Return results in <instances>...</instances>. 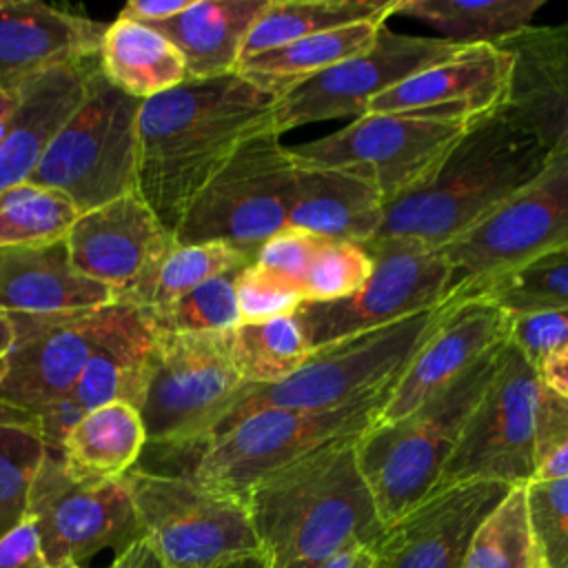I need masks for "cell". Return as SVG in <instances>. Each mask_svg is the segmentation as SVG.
I'll use <instances>...</instances> for the list:
<instances>
[{"label": "cell", "instance_id": "57", "mask_svg": "<svg viewBox=\"0 0 568 568\" xmlns=\"http://www.w3.org/2000/svg\"><path fill=\"white\" fill-rule=\"evenodd\" d=\"M0 87H2V84H0Z\"/></svg>", "mask_w": 568, "mask_h": 568}, {"label": "cell", "instance_id": "56", "mask_svg": "<svg viewBox=\"0 0 568 568\" xmlns=\"http://www.w3.org/2000/svg\"><path fill=\"white\" fill-rule=\"evenodd\" d=\"M64 568H87V566H78V564H71V566H64Z\"/></svg>", "mask_w": 568, "mask_h": 568}, {"label": "cell", "instance_id": "28", "mask_svg": "<svg viewBox=\"0 0 568 568\" xmlns=\"http://www.w3.org/2000/svg\"><path fill=\"white\" fill-rule=\"evenodd\" d=\"M153 342L155 331L140 308L113 304L109 322L71 393L73 399L84 410L109 402L138 406Z\"/></svg>", "mask_w": 568, "mask_h": 568}, {"label": "cell", "instance_id": "54", "mask_svg": "<svg viewBox=\"0 0 568 568\" xmlns=\"http://www.w3.org/2000/svg\"><path fill=\"white\" fill-rule=\"evenodd\" d=\"M215 568H268L266 566V559L262 552L257 555H246V557H237V559H231L226 564H220Z\"/></svg>", "mask_w": 568, "mask_h": 568}, {"label": "cell", "instance_id": "50", "mask_svg": "<svg viewBox=\"0 0 568 568\" xmlns=\"http://www.w3.org/2000/svg\"><path fill=\"white\" fill-rule=\"evenodd\" d=\"M111 568H166V566L158 559V555L142 539V541L133 544L131 548H126L124 552L115 555Z\"/></svg>", "mask_w": 568, "mask_h": 568}, {"label": "cell", "instance_id": "22", "mask_svg": "<svg viewBox=\"0 0 568 568\" xmlns=\"http://www.w3.org/2000/svg\"><path fill=\"white\" fill-rule=\"evenodd\" d=\"M104 29L38 0H0V84L98 58Z\"/></svg>", "mask_w": 568, "mask_h": 568}, {"label": "cell", "instance_id": "2", "mask_svg": "<svg viewBox=\"0 0 568 568\" xmlns=\"http://www.w3.org/2000/svg\"><path fill=\"white\" fill-rule=\"evenodd\" d=\"M357 437L337 439L268 473L244 497L268 568H324L384 535L359 470Z\"/></svg>", "mask_w": 568, "mask_h": 568}, {"label": "cell", "instance_id": "47", "mask_svg": "<svg viewBox=\"0 0 568 568\" xmlns=\"http://www.w3.org/2000/svg\"><path fill=\"white\" fill-rule=\"evenodd\" d=\"M84 413L87 410L73 399V395H67L60 402L44 408L42 413H38L36 419L47 450H60L67 435L82 419Z\"/></svg>", "mask_w": 568, "mask_h": 568}, {"label": "cell", "instance_id": "40", "mask_svg": "<svg viewBox=\"0 0 568 568\" xmlns=\"http://www.w3.org/2000/svg\"><path fill=\"white\" fill-rule=\"evenodd\" d=\"M242 271V268H240ZM240 271L217 275L178 300L140 308L155 333H226L240 324L235 277Z\"/></svg>", "mask_w": 568, "mask_h": 568}, {"label": "cell", "instance_id": "27", "mask_svg": "<svg viewBox=\"0 0 568 568\" xmlns=\"http://www.w3.org/2000/svg\"><path fill=\"white\" fill-rule=\"evenodd\" d=\"M268 0H193L182 13L149 24L184 58L189 80L235 73L242 44Z\"/></svg>", "mask_w": 568, "mask_h": 568}, {"label": "cell", "instance_id": "1", "mask_svg": "<svg viewBox=\"0 0 568 568\" xmlns=\"http://www.w3.org/2000/svg\"><path fill=\"white\" fill-rule=\"evenodd\" d=\"M273 102L237 73L184 80L142 100L138 193L171 233L235 149L275 126Z\"/></svg>", "mask_w": 568, "mask_h": 568}, {"label": "cell", "instance_id": "53", "mask_svg": "<svg viewBox=\"0 0 568 568\" xmlns=\"http://www.w3.org/2000/svg\"><path fill=\"white\" fill-rule=\"evenodd\" d=\"M13 342H16L13 322L7 313H0V359L9 355V351L13 348Z\"/></svg>", "mask_w": 568, "mask_h": 568}, {"label": "cell", "instance_id": "9", "mask_svg": "<svg viewBox=\"0 0 568 568\" xmlns=\"http://www.w3.org/2000/svg\"><path fill=\"white\" fill-rule=\"evenodd\" d=\"M140 104L95 62L78 109L44 146L29 184L60 191L80 213L138 191Z\"/></svg>", "mask_w": 568, "mask_h": 568}, {"label": "cell", "instance_id": "44", "mask_svg": "<svg viewBox=\"0 0 568 568\" xmlns=\"http://www.w3.org/2000/svg\"><path fill=\"white\" fill-rule=\"evenodd\" d=\"M326 242L328 240L304 229L284 226L280 233H275L260 246L253 262L304 284V277L308 275L317 253Z\"/></svg>", "mask_w": 568, "mask_h": 568}, {"label": "cell", "instance_id": "42", "mask_svg": "<svg viewBox=\"0 0 568 568\" xmlns=\"http://www.w3.org/2000/svg\"><path fill=\"white\" fill-rule=\"evenodd\" d=\"M526 501L539 568H568V477L528 481Z\"/></svg>", "mask_w": 568, "mask_h": 568}, {"label": "cell", "instance_id": "55", "mask_svg": "<svg viewBox=\"0 0 568 568\" xmlns=\"http://www.w3.org/2000/svg\"><path fill=\"white\" fill-rule=\"evenodd\" d=\"M4 371H7V362H4V359H0V379H2Z\"/></svg>", "mask_w": 568, "mask_h": 568}, {"label": "cell", "instance_id": "15", "mask_svg": "<svg viewBox=\"0 0 568 568\" xmlns=\"http://www.w3.org/2000/svg\"><path fill=\"white\" fill-rule=\"evenodd\" d=\"M27 517L51 568L82 566L106 548L120 555L144 539L126 479L75 477L60 450L44 453L29 490Z\"/></svg>", "mask_w": 568, "mask_h": 568}, {"label": "cell", "instance_id": "37", "mask_svg": "<svg viewBox=\"0 0 568 568\" xmlns=\"http://www.w3.org/2000/svg\"><path fill=\"white\" fill-rule=\"evenodd\" d=\"M253 260L237 248L220 242L173 244L162 257L149 284L131 300L129 306L153 308L178 300L195 286L248 266Z\"/></svg>", "mask_w": 568, "mask_h": 568}, {"label": "cell", "instance_id": "23", "mask_svg": "<svg viewBox=\"0 0 568 568\" xmlns=\"http://www.w3.org/2000/svg\"><path fill=\"white\" fill-rule=\"evenodd\" d=\"M501 47L513 55L504 113L548 151L568 146V24L530 27Z\"/></svg>", "mask_w": 568, "mask_h": 568}, {"label": "cell", "instance_id": "4", "mask_svg": "<svg viewBox=\"0 0 568 568\" xmlns=\"http://www.w3.org/2000/svg\"><path fill=\"white\" fill-rule=\"evenodd\" d=\"M564 439H568V397L546 388L526 355L506 339L437 486L462 481L526 486Z\"/></svg>", "mask_w": 568, "mask_h": 568}, {"label": "cell", "instance_id": "43", "mask_svg": "<svg viewBox=\"0 0 568 568\" xmlns=\"http://www.w3.org/2000/svg\"><path fill=\"white\" fill-rule=\"evenodd\" d=\"M235 297L240 324L264 322L297 313L304 304V288L300 282L251 262L235 277Z\"/></svg>", "mask_w": 568, "mask_h": 568}, {"label": "cell", "instance_id": "16", "mask_svg": "<svg viewBox=\"0 0 568 568\" xmlns=\"http://www.w3.org/2000/svg\"><path fill=\"white\" fill-rule=\"evenodd\" d=\"M462 49L466 47L437 36L397 33L384 24L368 51L326 69L275 98V129L282 135L291 129L322 120L346 115L359 118L375 95L397 87L430 64L453 58Z\"/></svg>", "mask_w": 568, "mask_h": 568}, {"label": "cell", "instance_id": "14", "mask_svg": "<svg viewBox=\"0 0 568 568\" xmlns=\"http://www.w3.org/2000/svg\"><path fill=\"white\" fill-rule=\"evenodd\" d=\"M364 246L373 273L357 293L297 308L311 351L446 304L450 273L442 248L413 237H375Z\"/></svg>", "mask_w": 568, "mask_h": 568}, {"label": "cell", "instance_id": "26", "mask_svg": "<svg viewBox=\"0 0 568 568\" xmlns=\"http://www.w3.org/2000/svg\"><path fill=\"white\" fill-rule=\"evenodd\" d=\"M382 222L384 200L373 186L337 169L295 162L288 226L304 229L328 242L366 244L377 237Z\"/></svg>", "mask_w": 568, "mask_h": 568}, {"label": "cell", "instance_id": "17", "mask_svg": "<svg viewBox=\"0 0 568 568\" xmlns=\"http://www.w3.org/2000/svg\"><path fill=\"white\" fill-rule=\"evenodd\" d=\"M64 244L80 275L109 286L115 304H131L175 240L146 200L131 191L80 213Z\"/></svg>", "mask_w": 568, "mask_h": 568}, {"label": "cell", "instance_id": "20", "mask_svg": "<svg viewBox=\"0 0 568 568\" xmlns=\"http://www.w3.org/2000/svg\"><path fill=\"white\" fill-rule=\"evenodd\" d=\"M508 339V315L484 300L448 302L444 317L390 386L373 426L390 424Z\"/></svg>", "mask_w": 568, "mask_h": 568}, {"label": "cell", "instance_id": "8", "mask_svg": "<svg viewBox=\"0 0 568 568\" xmlns=\"http://www.w3.org/2000/svg\"><path fill=\"white\" fill-rule=\"evenodd\" d=\"M477 120L446 109L364 113L288 151L300 164L337 169L366 182L386 206L426 184Z\"/></svg>", "mask_w": 568, "mask_h": 568}, {"label": "cell", "instance_id": "35", "mask_svg": "<svg viewBox=\"0 0 568 568\" xmlns=\"http://www.w3.org/2000/svg\"><path fill=\"white\" fill-rule=\"evenodd\" d=\"M44 453L36 415L0 402V537L27 517L29 490Z\"/></svg>", "mask_w": 568, "mask_h": 568}, {"label": "cell", "instance_id": "11", "mask_svg": "<svg viewBox=\"0 0 568 568\" xmlns=\"http://www.w3.org/2000/svg\"><path fill=\"white\" fill-rule=\"evenodd\" d=\"M295 162L277 129L246 142L202 186L173 231L175 244L220 242L255 260L260 246L288 226Z\"/></svg>", "mask_w": 568, "mask_h": 568}, {"label": "cell", "instance_id": "18", "mask_svg": "<svg viewBox=\"0 0 568 568\" xmlns=\"http://www.w3.org/2000/svg\"><path fill=\"white\" fill-rule=\"evenodd\" d=\"M111 306L60 315H9L16 342L4 357L0 402L31 415L71 395L100 339Z\"/></svg>", "mask_w": 568, "mask_h": 568}, {"label": "cell", "instance_id": "12", "mask_svg": "<svg viewBox=\"0 0 568 568\" xmlns=\"http://www.w3.org/2000/svg\"><path fill=\"white\" fill-rule=\"evenodd\" d=\"M386 395L388 390L331 410H257L209 439L175 477L244 499L268 473L320 446L366 433L375 424Z\"/></svg>", "mask_w": 568, "mask_h": 568}, {"label": "cell", "instance_id": "24", "mask_svg": "<svg viewBox=\"0 0 568 568\" xmlns=\"http://www.w3.org/2000/svg\"><path fill=\"white\" fill-rule=\"evenodd\" d=\"M115 304V293L80 275L64 240L0 248V313L60 315Z\"/></svg>", "mask_w": 568, "mask_h": 568}, {"label": "cell", "instance_id": "7", "mask_svg": "<svg viewBox=\"0 0 568 568\" xmlns=\"http://www.w3.org/2000/svg\"><path fill=\"white\" fill-rule=\"evenodd\" d=\"M446 308L448 302L395 324L313 348L308 359L286 379L268 386L248 384L209 439L264 408L331 410L390 390Z\"/></svg>", "mask_w": 568, "mask_h": 568}, {"label": "cell", "instance_id": "21", "mask_svg": "<svg viewBox=\"0 0 568 568\" xmlns=\"http://www.w3.org/2000/svg\"><path fill=\"white\" fill-rule=\"evenodd\" d=\"M510 82V51L501 44H473L375 95L364 113L446 109L486 118L506 109Z\"/></svg>", "mask_w": 568, "mask_h": 568}, {"label": "cell", "instance_id": "48", "mask_svg": "<svg viewBox=\"0 0 568 568\" xmlns=\"http://www.w3.org/2000/svg\"><path fill=\"white\" fill-rule=\"evenodd\" d=\"M191 2L193 0H131L118 18L135 20L142 24H155L182 13L191 7Z\"/></svg>", "mask_w": 568, "mask_h": 568}, {"label": "cell", "instance_id": "34", "mask_svg": "<svg viewBox=\"0 0 568 568\" xmlns=\"http://www.w3.org/2000/svg\"><path fill=\"white\" fill-rule=\"evenodd\" d=\"M229 351L244 384L268 386L293 375L311 355L297 315L244 322L229 331Z\"/></svg>", "mask_w": 568, "mask_h": 568}, {"label": "cell", "instance_id": "32", "mask_svg": "<svg viewBox=\"0 0 568 568\" xmlns=\"http://www.w3.org/2000/svg\"><path fill=\"white\" fill-rule=\"evenodd\" d=\"M544 0H395L393 16L433 27L453 44H501L532 27Z\"/></svg>", "mask_w": 568, "mask_h": 568}, {"label": "cell", "instance_id": "46", "mask_svg": "<svg viewBox=\"0 0 568 568\" xmlns=\"http://www.w3.org/2000/svg\"><path fill=\"white\" fill-rule=\"evenodd\" d=\"M0 568H51L29 517L0 537Z\"/></svg>", "mask_w": 568, "mask_h": 568}, {"label": "cell", "instance_id": "31", "mask_svg": "<svg viewBox=\"0 0 568 568\" xmlns=\"http://www.w3.org/2000/svg\"><path fill=\"white\" fill-rule=\"evenodd\" d=\"M144 444L146 433L138 408L129 402H109L82 415L60 455L75 477L118 479L135 468Z\"/></svg>", "mask_w": 568, "mask_h": 568}, {"label": "cell", "instance_id": "19", "mask_svg": "<svg viewBox=\"0 0 568 568\" xmlns=\"http://www.w3.org/2000/svg\"><path fill=\"white\" fill-rule=\"evenodd\" d=\"M510 488L501 481L437 486L384 530L375 546L382 568H464L475 530Z\"/></svg>", "mask_w": 568, "mask_h": 568}, {"label": "cell", "instance_id": "25", "mask_svg": "<svg viewBox=\"0 0 568 568\" xmlns=\"http://www.w3.org/2000/svg\"><path fill=\"white\" fill-rule=\"evenodd\" d=\"M95 62L55 67L18 84V109L0 142V193L29 182L44 146L78 109Z\"/></svg>", "mask_w": 568, "mask_h": 568}, {"label": "cell", "instance_id": "5", "mask_svg": "<svg viewBox=\"0 0 568 568\" xmlns=\"http://www.w3.org/2000/svg\"><path fill=\"white\" fill-rule=\"evenodd\" d=\"M248 384L242 382L226 333H155L138 399L144 473L180 475Z\"/></svg>", "mask_w": 568, "mask_h": 568}, {"label": "cell", "instance_id": "30", "mask_svg": "<svg viewBox=\"0 0 568 568\" xmlns=\"http://www.w3.org/2000/svg\"><path fill=\"white\" fill-rule=\"evenodd\" d=\"M98 69L113 87L138 100L189 80L182 53L160 31L124 18L104 29Z\"/></svg>", "mask_w": 568, "mask_h": 568}, {"label": "cell", "instance_id": "45", "mask_svg": "<svg viewBox=\"0 0 568 568\" xmlns=\"http://www.w3.org/2000/svg\"><path fill=\"white\" fill-rule=\"evenodd\" d=\"M508 342L535 366L544 355L568 344V308L508 315Z\"/></svg>", "mask_w": 568, "mask_h": 568}, {"label": "cell", "instance_id": "41", "mask_svg": "<svg viewBox=\"0 0 568 568\" xmlns=\"http://www.w3.org/2000/svg\"><path fill=\"white\" fill-rule=\"evenodd\" d=\"M373 273V257L357 242H326L304 277L306 302H333L357 293Z\"/></svg>", "mask_w": 568, "mask_h": 568}, {"label": "cell", "instance_id": "39", "mask_svg": "<svg viewBox=\"0 0 568 568\" xmlns=\"http://www.w3.org/2000/svg\"><path fill=\"white\" fill-rule=\"evenodd\" d=\"M468 300H484L506 315L568 308V251L548 253L508 275L484 284Z\"/></svg>", "mask_w": 568, "mask_h": 568}, {"label": "cell", "instance_id": "33", "mask_svg": "<svg viewBox=\"0 0 568 568\" xmlns=\"http://www.w3.org/2000/svg\"><path fill=\"white\" fill-rule=\"evenodd\" d=\"M395 0H268L244 38L240 60L346 24L390 18Z\"/></svg>", "mask_w": 568, "mask_h": 568}, {"label": "cell", "instance_id": "52", "mask_svg": "<svg viewBox=\"0 0 568 568\" xmlns=\"http://www.w3.org/2000/svg\"><path fill=\"white\" fill-rule=\"evenodd\" d=\"M324 568H382V564L375 548L357 546V548L344 550L342 555L331 559Z\"/></svg>", "mask_w": 568, "mask_h": 568}, {"label": "cell", "instance_id": "6", "mask_svg": "<svg viewBox=\"0 0 568 568\" xmlns=\"http://www.w3.org/2000/svg\"><path fill=\"white\" fill-rule=\"evenodd\" d=\"M504 344L408 415L371 426L357 437L359 470L373 493L384 528L437 488L442 470L495 373Z\"/></svg>", "mask_w": 568, "mask_h": 568}, {"label": "cell", "instance_id": "49", "mask_svg": "<svg viewBox=\"0 0 568 568\" xmlns=\"http://www.w3.org/2000/svg\"><path fill=\"white\" fill-rule=\"evenodd\" d=\"M535 371H537L539 382L546 388L555 390L557 395L568 397V344L544 355L535 364Z\"/></svg>", "mask_w": 568, "mask_h": 568}, {"label": "cell", "instance_id": "13", "mask_svg": "<svg viewBox=\"0 0 568 568\" xmlns=\"http://www.w3.org/2000/svg\"><path fill=\"white\" fill-rule=\"evenodd\" d=\"M124 479L144 541L166 568H215L262 552L244 499L138 468Z\"/></svg>", "mask_w": 568, "mask_h": 568}, {"label": "cell", "instance_id": "38", "mask_svg": "<svg viewBox=\"0 0 568 568\" xmlns=\"http://www.w3.org/2000/svg\"><path fill=\"white\" fill-rule=\"evenodd\" d=\"M80 211L53 189L29 182L0 193V248L64 240Z\"/></svg>", "mask_w": 568, "mask_h": 568}, {"label": "cell", "instance_id": "51", "mask_svg": "<svg viewBox=\"0 0 568 568\" xmlns=\"http://www.w3.org/2000/svg\"><path fill=\"white\" fill-rule=\"evenodd\" d=\"M568 477V439H564L537 468L532 481H550Z\"/></svg>", "mask_w": 568, "mask_h": 568}, {"label": "cell", "instance_id": "29", "mask_svg": "<svg viewBox=\"0 0 568 568\" xmlns=\"http://www.w3.org/2000/svg\"><path fill=\"white\" fill-rule=\"evenodd\" d=\"M384 24L386 18H373L306 36L240 60L235 73L260 91L280 98L317 73L368 51Z\"/></svg>", "mask_w": 568, "mask_h": 568}, {"label": "cell", "instance_id": "36", "mask_svg": "<svg viewBox=\"0 0 568 568\" xmlns=\"http://www.w3.org/2000/svg\"><path fill=\"white\" fill-rule=\"evenodd\" d=\"M464 568H539L526 486H513L473 535Z\"/></svg>", "mask_w": 568, "mask_h": 568}, {"label": "cell", "instance_id": "10", "mask_svg": "<svg viewBox=\"0 0 568 568\" xmlns=\"http://www.w3.org/2000/svg\"><path fill=\"white\" fill-rule=\"evenodd\" d=\"M568 251V146L548 151L541 171L473 229L442 246L448 264L446 302L548 253Z\"/></svg>", "mask_w": 568, "mask_h": 568}, {"label": "cell", "instance_id": "3", "mask_svg": "<svg viewBox=\"0 0 568 568\" xmlns=\"http://www.w3.org/2000/svg\"><path fill=\"white\" fill-rule=\"evenodd\" d=\"M548 149L504 111L477 120L433 178L384 206L377 237H413L442 248L544 166Z\"/></svg>", "mask_w": 568, "mask_h": 568}]
</instances>
